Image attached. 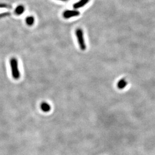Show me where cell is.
Returning <instances> with one entry per match:
<instances>
[{
    "mask_svg": "<svg viewBox=\"0 0 155 155\" xmlns=\"http://www.w3.org/2000/svg\"><path fill=\"white\" fill-rule=\"evenodd\" d=\"M9 62H10V65H11V71H12V75L13 79L16 80H18V79H20V76H21L20 72L18 69V61L16 58H12Z\"/></svg>",
    "mask_w": 155,
    "mask_h": 155,
    "instance_id": "1",
    "label": "cell"
},
{
    "mask_svg": "<svg viewBox=\"0 0 155 155\" xmlns=\"http://www.w3.org/2000/svg\"><path fill=\"white\" fill-rule=\"evenodd\" d=\"M75 35L77 36L79 47L81 50L85 51L86 49V45L85 40L83 31L81 28H77L75 31Z\"/></svg>",
    "mask_w": 155,
    "mask_h": 155,
    "instance_id": "2",
    "label": "cell"
},
{
    "mask_svg": "<svg viewBox=\"0 0 155 155\" xmlns=\"http://www.w3.org/2000/svg\"><path fill=\"white\" fill-rule=\"evenodd\" d=\"M80 15V12L77 10H67L63 13V16L65 18L68 19L73 17H77Z\"/></svg>",
    "mask_w": 155,
    "mask_h": 155,
    "instance_id": "3",
    "label": "cell"
},
{
    "mask_svg": "<svg viewBox=\"0 0 155 155\" xmlns=\"http://www.w3.org/2000/svg\"><path fill=\"white\" fill-rule=\"evenodd\" d=\"M89 1L90 0H79L73 5V8H74L75 9L81 8L85 6Z\"/></svg>",
    "mask_w": 155,
    "mask_h": 155,
    "instance_id": "4",
    "label": "cell"
},
{
    "mask_svg": "<svg viewBox=\"0 0 155 155\" xmlns=\"http://www.w3.org/2000/svg\"><path fill=\"white\" fill-rule=\"evenodd\" d=\"M24 11H25V7L22 5H20L16 8V9L14 10V13L16 15L19 16V15L22 14L23 13H24Z\"/></svg>",
    "mask_w": 155,
    "mask_h": 155,
    "instance_id": "5",
    "label": "cell"
},
{
    "mask_svg": "<svg viewBox=\"0 0 155 155\" xmlns=\"http://www.w3.org/2000/svg\"><path fill=\"white\" fill-rule=\"evenodd\" d=\"M40 107H41V109L44 112H48L50 111V110H51L50 105L46 102H42L41 103Z\"/></svg>",
    "mask_w": 155,
    "mask_h": 155,
    "instance_id": "6",
    "label": "cell"
},
{
    "mask_svg": "<svg viewBox=\"0 0 155 155\" xmlns=\"http://www.w3.org/2000/svg\"><path fill=\"white\" fill-rule=\"evenodd\" d=\"M127 85V82L125 79H122L119 80L117 83V87L119 89H124Z\"/></svg>",
    "mask_w": 155,
    "mask_h": 155,
    "instance_id": "7",
    "label": "cell"
},
{
    "mask_svg": "<svg viewBox=\"0 0 155 155\" xmlns=\"http://www.w3.org/2000/svg\"><path fill=\"white\" fill-rule=\"evenodd\" d=\"M26 23L28 26H33L35 23V18L33 16H28L26 19Z\"/></svg>",
    "mask_w": 155,
    "mask_h": 155,
    "instance_id": "8",
    "label": "cell"
},
{
    "mask_svg": "<svg viewBox=\"0 0 155 155\" xmlns=\"http://www.w3.org/2000/svg\"><path fill=\"white\" fill-rule=\"evenodd\" d=\"M59 1H67L68 0H59Z\"/></svg>",
    "mask_w": 155,
    "mask_h": 155,
    "instance_id": "9",
    "label": "cell"
}]
</instances>
